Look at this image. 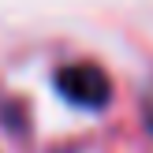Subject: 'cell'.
<instances>
[{
    "label": "cell",
    "mask_w": 153,
    "mask_h": 153,
    "mask_svg": "<svg viewBox=\"0 0 153 153\" xmlns=\"http://www.w3.org/2000/svg\"><path fill=\"white\" fill-rule=\"evenodd\" d=\"M56 90L67 105H79V108H90V112H101L112 101V82L94 60L64 64L56 71Z\"/></svg>",
    "instance_id": "obj_1"
},
{
    "label": "cell",
    "mask_w": 153,
    "mask_h": 153,
    "mask_svg": "<svg viewBox=\"0 0 153 153\" xmlns=\"http://www.w3.org/2000/svg\"><path fill=\"white\" fill-rule=\"evenodd\" d=\"M146 127L153 131V86H149V94H146Z\"/></svg>",
    "instance_id": "obj_2"
}]
</instances>
